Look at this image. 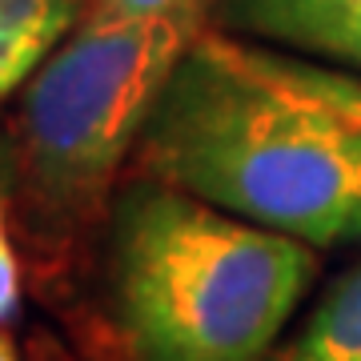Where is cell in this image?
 I'll return each mask as SVG.
<instances>
[{
  "label": "cell",
  "mask_w": 361,
  "mask_h": 361,
  "mask_svg": "<svg viewBox=\"0 0 361 361\" xmlns=\"http://www.w3.org/2000/svg\"><path fill=\"white\" fill-rule=\"evenodd\" d=\"M104 269L133 361H265L317 257L289 233L137 177L109 205Z\"/></svg>",
  "instance_id": "2"
},
{
  "label": "cell",
  "mask_w": 361,
  "mask_h": 361,
  "mask_svg": "<svg viewBox=\"0 0 361 361\" xmlns=\"http://www.w3.org/2000/svg\"><path fill=\"white\" fill-rule=\"evenodd\" d=\"M44 44L25 37H13V32H0V101L16 92L40 65H44Z\"/></svg>",
  "instance_id": "7"
},
{
  "label": "cell",
  "mask_w": 361,
  "mask_h": 361,
  "mask_svg": "<svg viewBox=\"0 0 361 361\" xmlns=\"http://www.w3.org/2000/svg\"><path fill=\"white\" fill-rule=\"evenodd\" d=\"M205 4L92 16L32 73L13 121V193L28 245L61 253L109 205L157 97L201 37Z\"/></svg>",
  "instance_id": "3"
},
{
  "label": "cell",
  "mask_w": 361,
  "mask_h": 361,
  "mask_svg": "<svg viewBox=\"0 0 361 361\" xmlns=\"http://www.w3.org/2000/svg\"><path fill=\"white\" fill-rule=\"evenodd\" d=\"M217 25L361 68V0H217Z\"/></svg>",
  "instance_id": "4"
},
{
  "label": "cell",
  "mask_w": 361,
  "mask_h": 361,
  "mask_svg": "<svg viewBox=\"0 0 361 361\" xmlns=\"http://www.w3.org/2000/svg\"><path fill=\"white\" fill-rule=\"evenodd\" d=\"M0 361H16V349H13V341L0 334Z\"/></svg>",
  "instance_id": "10"
},
{
  "label": "cell",
  "mask_w": 361,
  "mask_h": 361,
  "mask_svg": "<svg viewBox=\"0 0 361 361\" xmlns=\"http://www.w3.org/2000/svg\"><path fill=\"white\" fill-rule=\"evenodd\" d=\"M16 313H20V261L8 237V205L0 189V325H8Z\"/></svg>",
  "instance_id": "8"
},
{
  "label": "cell",
  "mask_w": 361,
  "mask_h": 361,
  "mask_svg": "<svg viewBox=\"0 0 361 361\" xmlns=\"http://www.w3.org/2000/svg\"><path fill=\"white\" fill-rule=\"evenodd\" d=\"M137 177L310 245L361 237V80L201 32L133 149Z\"/></svg>",
  "instance_id": "1"
},
{
  "label": "cell",
  "mask_w": 361,
  "mask_h": 361,
  "mask_svg": "<svg viewBox=\"0 0 361 361\" xmlns=\"http://www.w3.org/2000/svg\"><path fill=\"white\" fill-rule=\"evenodd\" d=\"M205 0H97L92 16H161V13H180L197 8Z\"/></svg>",
  "instance_id": "9"
},
{
  "label": "cell",
  "mask_w": 361,
  "mask_h": 361,
  "mask_svg": "<svg viewBox=\"0 0 361 361\" xmlns=\"http://www.w3.org/2000/svg\"><path fill=\"white\" fill-rule=\"evenodd\" d=\"M265 361H361V265L337 277L293 341Z\"/></svg>",
  "instance_id": "5"
},
{
  "label": "cell",
  "mask_w": 361,
  "mask_h": 361,
  "mask_svg": "<svg viewBox=\"0 0 361 361\" xmlns=\"http://www.w3.org/2000/svg\"><path fill=\"white\" fill-rule=\"evenodd\" d=\"M77 0H0V32L37 40L52 49L65 37Z\"/></svg>",
  "instance_id": "6"
}]
</instances>
